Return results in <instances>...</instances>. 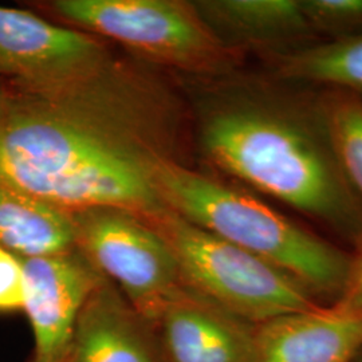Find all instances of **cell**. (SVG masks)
Instances as JSON below:
<instances>
[{
  "instance_id": "15",
  "label": "cell",
  "mask_w": 362,
  "mask_h": 362,
  "mask_svg": "<svg viewBox=\"0 0 362 362\" xmlns=\"http://www.w3.org/2000/svg\"><path fill=\"white\" fill-rule=\"evenodd\" d=\"M324 100L338 161L362 204V97L324 89Z\"/></svg>"
},
{
  "instance_id": "12",
  "label": "cell",
  "mask_w": 362,
  "mask_h": 362,
  "mask_svg": "<svg viewBox=\"0 0 362 362\" xmlns=\"http://www.w3.org/2000/svg\"><path fill=\"white\" fill-rule=\"evenodd\" d=\"M228 47L270 59L321 43L300 0H212L194 3Z\"/></svg>"
},
{
  "instance_id": "3",
  "label": "cell",
  "mask_w": 362,
  "mask_h": 362,
  "mask_svg": "<svg viewBox=\"0 0 362 362\" xmlns=\"http://www.w3.org/2000/svg\"><path fill=\"white\" fill-rule=\"evenodd\" d=\"M155 184L164 207L181 218L272 263L313 296L341 297L351 257L324 238L177 158L157 164Z\"/></svg>"
},
{
  "instance_id": "17",
  "label": "cell",
  "mask_w": 362,
  "mask_h": 362,
  "mask_svg": "<svg viewBox=\"0 0 362 362\" xmlns=\"http://www.w3.org/2000/svg\"><path fill=\"white\" fill-rule=\"evenodd\" d=\"M25 272L22 259L0 246V313L23 310Z\"/></svg>"
},
{
  "instance_id": "5",
  "label": "cell",
  "mask_w": 362,
  "mask_h": 362,
  "mask_svg": "<svg viewBox=\"0 0 362 362\" xmlns=\"http://www.w3.org/2000/svg\"><path fill=\"white\" fill-rule=\"evenodd\" d=\"M69 26L113 39L158 65L202 79L238 71L245 54L228 47L181 0H57L47 6Z\"/></svg>"
},
{
  "instance_id": "7",
  "label": "cell",
  "mask_w": 362,
  "mask_h": 362,
  "mask_svg": "<svg viewBox=\"0 0 362 362\" xmlns=\"http://www.w3.org/2000/svg\"><path fill=\"white\" fill-rule=\"evenodd\" d=\"M116 64L104 43L34 13L0 7V78L54 88L100 76Z\"/></svg>"
},
{
  "instance_id": "1",
  "label": "cell",
  "mask_w": 362,
  "mask_h": 362,
  "mask_svg": "<svg viewBox=\"0 0 362 362\" xmlns=\"http://www.w3.org/2000/svg\"><path fill=\"white\" fill-rule=\"evenodd\" d=\"M177 118L165 91L118 62L45 89L0 78V188L70 212H157L156 167L176 158Z\"/></svg>"
},
{
  "instance_id": "14",
  "label": "cell",
  "mask_w": 362,
  "mask_h": 362,
  "mask_svg": "<svg viewBox=\"0 0 362 362\" xmlns=\"http://www.w3.org/2000/svg\"><path fill=\"white\" fill-rule=\"evenodd\" d=\"M267 73L286 81L362 97V35L321 42L266 59Z\"/></svg>"
},
{
  "instance_id": "18",
  "label": "cell",
  "mask_w": 362,
  "mask_h": 362,
  "mask_svg": "<svg viewBox=\"0 0 362 362\" xmlns=\"http://www.w3.org/2000/svg\"><path fill=\"white\" fill-rule=\"evenodd\" d=\"M337 302L362 310V245L358 246V254L351 258L346 284Z\"/></svg>"
},
{
  "instance_id": "9",
  "label": "cell",
  "mask_w": 362,
  "mask_h": 362,
  "mask_svg": "<svg viewBox=\"0 0 362 362\" xmlns=\"http://www.w3.org/2000/svg\"><path fill=\"white\" fill-rule=\"evenodd\" d=\"M155 327L165 362H255V325L182 287Z\"/></svg>"
},
{
  "instance_id": "10",
  "label": "cell",
  "mask_w": 362,
  "mask_h": 362,
  "mask_svg": "<svg viewBox=\"0 0 362 362\" xmlns=\"http://www.w3.org/2000/svg\"><path fill=\"white\" fill-rule=\"evenodd\" d=\"M362 351V310L336 302L255 325V362H353Z\"/></svg>"
},
{
  "instance_id": "11",
  "label": "cell",
  "mask_w": 362,
  "mask_h": 362,
  "mask_svg": "<svg viewBox=\"0 0 362 362\" xmlns=\"http://www.w3.org/2000/svg\"><path fill=\"white\" fill-rule=\"evenodd\" d=\"M155 329L106 278L83 305L62 362H165Z\"/></svg>"
},
{
  "instance_id": "13",
  "label": "cell",
  "mask_w": 362,
  "mask_h": 362,
  "mask_svg": "<svg viewBox=\"0 0 362 362\" xmlns=\"http://www.w3.org/2000/svg\"><path fill=\"white\" fill-rule=\"evenodd\" d=\"M0 246L21 259L43 258L77 248L73 212L0 188Z\"/></svg>"
},
{
  "instance_id": "16",
  "label": "cell",
  "mask_w": 362,
  "mask_h": 362,
  "mask_svg": "<svg viewBox=\"0 0 362 362\" xmlns=\"http://www.w3.org/2000/svg\"><path fill=\"white\" fill-rule=\"evenodd\" d=\"M300 4L320 42L362 35V0H300Z\"/></svg>"
},
{
  "instance_id": "2",
  "label": "cell",
  "mask_w": 362,
  "mask_h": 362,
  "mask_svg": "<svg viewBox=\"0 0 362 362\" xmlns=\"http://www.w3.org/2000/svg\"><path fill=\"white\" fill-rule=\"evenodd\" d=\"M236 73V71H235ZM206 79L197 139L208 163L362 245V204L337 157L324 89L266 71Z\"/></svg>"
},
{
  "instance_id": "6",
  "label": "cell",
  "mask_w": 362,
  "mask_h": 362,
  "mask_svg": "<svg viewBox=\"0 0 362 362\" xmlns=\"http://www.w3.org/2000/svg\"><path fill=\"white\" fill-rule=\"evenodd\" d=\"M73 216L78 248L156 326L184 287L168 245L137 214L124 208H88Z\"/></svg>"
},
{
  "instance_id": "19",
  "label": "cell",
  "mask_w": 362,
  "mask_h": 362,
  "mask_svg": "<svg viewBox=\"0 0 362 362\" xmlns=\"http://www.w3.org/2000/svg\"><path fill=\"white\" fill-rule=\"evenodd\" d=\"M353 362H362V351L358 354V356H357V358H356Z\"/></svg>"
},
{
  "instance_id": "8",
  "label": "cell",
  "mask_w": 362,
  "mask_h": 362,
  "mask_svg": "<svg viewBox=\"0 0 362 362\" xmlns=\"http://www.w3.org/2000/svg\"><path fill=\"white\" fill-rule=\"evenodd\" d=\"M22 263L23 310L34 336V362H62L83 305L106 276L78 247Z\"/></svg>"
},
{
  "instance_id": "4",
  "label": "cell",
  "mask_w": 362,
  "mask_h": 362,
  "mask_svg": "<svg viewBox=\"0 0 362 362\" xmlns=\"http://www.w3.org/2000/svg\"><path fill=\"white\" fill-rule=\"evenodd\" d=\"M137 215L168 245L185 287L248 324L318 306L286 272L168 208Z\"/></svg>"
}]
</instances>
